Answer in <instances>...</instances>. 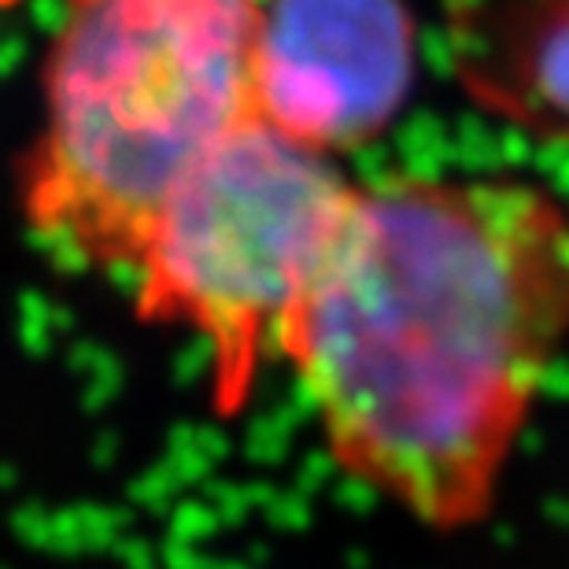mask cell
I'll return each mask as SVG.
<instances>
[{"label":"cell","instance_id":"1","mask_svg":"<svg viewBox=\"0 0 569 569\" xmlns=\"http://www.w3.org/2000/svg\"><path fill=\"white\" fill-rule=\"evenodd\" d=\"M566 340V200L396 174L356 189L274 351L340 473L429 532H466L496 510Z\"/></svg>","mask_w":569,"mask_h":569},{"label":"cell","instance_id":"5","mask_svg":"<svg viewBox=\"0 0 569 569\" xmlns=\"http://www.w3.org/2000/svg\"><path fill=\"white\" fill-rule=\"evenodd\" d=\"M451 71L492 119L569 144V0H440Z\"/></svg>","mask_w":569,"mask_h":569},{"label":"cell","instance_id":"2","mask_svg":"<svg viewBox=\"0 0 569 569\" xmlns=\"http://www.w3.org/2000/svg\"><path fill=\"white\" fill-rule=\"evenodd\" d=\"M248 41L252 0H67L22 167L41 241L89 267H133L170 189L252 119Z\"/></svg>","mask_w":569,"mask_h":569},{"label":"cell","instance_id":"4","mask_svg":"<svg viewBox=\"0 0 569 569\" xmlns=\"http://www.w3.org/2000/svg\"><path fill=\"white\" fill-rule=\"evenodd\" d=\"M407 0H252L248 111L322 156L378 141L415 89Z\"/></svg>","mask_w":569,"mask_h":569},{"label":"cell","instance_id":"3","mask_svg":"<svg viewBox=\"0 0 569 569\" xmlns=\"http://www.w3.org/2000/svg\"><path fill=\"white\" fill-rule=\"evenodd\" d=\"M356 189L337 156L248 119L189 167L148 226L130 267L138 307L148 322L200 340L219 415L252 400Z\"/></svg>","mask_w":569,"mask_h":569}]
</instances>
